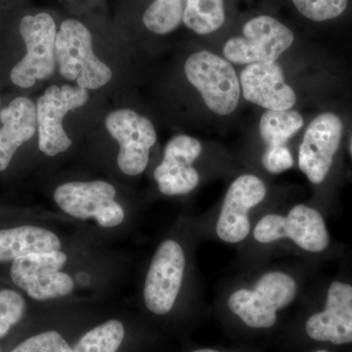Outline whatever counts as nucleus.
Here are the masks:
<instances>
[{
	"instance_id": "nucleus-1",
	"label": "nucleus",
	"mask_w": 352,
	"mask_h": 352,
	"mask_svg": "<svg viewBox=\"0 0 352 352\" xmlns=\"http://www.w3.org/2000/svg\"><path fill=\"white\" fill-rule=\"evenodd\" d=\"M92 36L75 19L65 20L57 32L55 57L60 74L85 89H98L112 78V71L94 54Z\"/></svg>"
},
{
	"instance_id": "nucleus-2",
	"label": "nucleus",
	"mask_w": 352,
	"mask_h": 352,
	"mask_svg": "<svg viewBox=\"0 0 352 352\" xmlns=\"http://www.w3.org/2000/svg\"><path fill=\"white\" fill-rule=\"evenodd\" d=\"M296 295L294 278L280 271L265 273L254 289L234 292L227 300L233 314L252 329H270L276 324L277 312L289 307Z\"/></svg>"
},
{
	"instance_id": "nucleus-3",
	"label": "nucleus",
	"mask_w": 352,
	"mask_h": 352,
	"mask_svg": "<svg viewBox=\"0 0 352 352\" xmlns=\"http://www.w3.org/2000/svg\"><path fill=\"white\" fill-rule=\"evenodd\" d=\"M187 80L200 92L206 105L220 116L230 115L237 108L240 80L232 65L208 51L194 53L185 62Z\"/></svg>"
},
{
	"instance_id": "nucleus-4",
	"label": "nucleus",
	"mask_w": 352,
	"mask_h": 352,
	"mask_svg": "<svg viewBox=\"0 0 352 352\" xmlns=\"http://www.w3.org/2000/svg\"><path fill=\"white\" fill-rule=\"evenodd\" d=\"M19 31L27 53L11 71L10 78L17 87L29 88L54 72L56 24L48 13L25 15L21 20Z\"/></svg>"
},
{
	"instance_id": "nucleus-5",
	"label": "nucleus",
	"mask_w": 352,
	"mask_h": 352,
	"mask_svg": "<svg viewBox=\"0 0 352 352\" xmlns=\"http://www.w3.org/2000/svg\"><path fill=\"white\" fill-rule=\"evenodd\" d=\"M244 36L229 39L223 47L227 61L235 64L273 63L294 43L293 32L270 16L245 23Z\"/></svg>"
},
{
	"instance_id": "nucleus-6",
	"label": "nucleus",
	"mask_w": 352,
	"mask_h": 352,
	"mask_svg": "<svg viewBox=\"0 0 352 352\" xmlns=\"http://www.w3.org/2000/svg\"><path fill=\"white\" fill-rule=\"evenodd\" d=\"M116 196L115 187L102 180L65 183L54 192L58 207L67 214L78 219H94L104 228L120 226L126 217Z\"/></svg>"
},
{
	"instance_id": "nucleus-7",
	"label": "nucleus",
	"mask_w": 352,
	"mask_h": 352,
	"mask_svg": "<svg viewBox=\"0 0 352 352\" xmlns=\"http://www.w3.org/2000/svg\"><path fill=\"white\" fill-rule=\"evenodd\" d=\"M67 261L68 256L60 250L29 254L13 261L11 279L34 300L63 298L75 289L73 278L61 271Z\"/></svg>"
},
{
	"instance_id": "nucleus-8",
	"label": "nucleus",
	"mask_w": 352,
	"mask_h": 352,
	"mask_svg": "<svg viewBox=\"0 0 352 352\" xmlns=\"http://www.w3.org/2000/svg\"><path fill=\"white\" fill-rule=\"evenodd\" d=\"M87 89L80 87L51 85L36 103L38 148L46 156L54 157L69 149L72 139L63 127L65 116L82 107L88 100Z\"/></svg>"
},
{
	"instance_id": "nucleus-9",
	"label": "nucleus",
	"mask_w": 352,
	"mask_h": 352,
	"mask_svg": "<svg viewBox=\"0 0 352 352\" xmlns=\"http://www.w3.org/2000/svg\"><path fill=\"white\" fill-rule=\"evenodd\" d=\"M259 243L275 242L288 238L310 252H320L328 247L330 237L323 217L314 208L296 205L287 217L267 214L259 220L254 230Z\"/></svg>"
},
{
	"instance_id": "nucleus-10",
	"label": "nucleus",
	"mask_w": 352,
	"mask_h": 352,
	"mask_svg": "<svg viewBox=\"0 0 352 352\" xmlns=\"http://www.w3.org/2000/svg\"><path fill=\"white\" fill-rule=\"evenodd\" d=\"M106 129L120 145L118 166L124 175H141L149 163L150 150L157 141L156 131L147 118L129 109L109 113Z\"/></svg>"
},
{
	"instance_id": "nucleus-11",
	"label": "nucleus",
	"mask_w": 352,
	"mask_h": 352,
	"mask_svg": "<svg viewBox=\"0 0 352 352\" xmlns=\"http://www.w3.org/2000/svg\"><path fill=\"white\" fill-rule=\"evenodd\" d=\"M186 258L182 245L166 240L157 248L144 284L146 307L156 315H166L175 307L182 289Z\"/></svg>"
},
{
	"instance_id": "nucleus-12",
	"label": "nucleus",
	"mask_w": 352,
	"mask_h": 352,
	"mask_svg": "<svg viewBox=\"0 0 352 352\" xmlns=\"http://www.w3.org/2000/svg\"><path fill=\"white\" fill-rule=\"evenodd\" d=\"M342 129V120L333 113H321L308 126L298 152V166L314 184H320L328 175Z\"/></svg>"
},
{
	"instance_id": "nucleus-13",
	"label": "nucleus",
	"mask_w": 352,
	"mask_h": 352,
	"mask_svg": "<svg viewBox=\"0 0 352 352\" xmlns=\"http://www.w3.org/2000/svg\"><path fill=\"white\" fill-rule=\"evenodd\" d=\"M266 196V186L258 176L241 175L227 191L219 220L217 236L226 243H239L249 235V212Z\"/></svg>"
},
{
	"instance_id": "nucleus-14",
	"label": "nucleus",
	"mask_w": 352,
	"mask_h": 352,
	"mask_svg": "<svg viewBox=\"0 0 352 352\" xmlns=\"http://www.w3.org/2000/svg\"><path fill=\"white\" fill-rule=\"evenodd\" d=\"M201 153L196 138L177 135L164 149V159L154 171L161 193L166 196L184 195L198 186L200 176L193 164Z\"/></svg>"
},
{
	"instance_id": "nucleus-15",
	"label": "nucleus",
	"mask_w": 352,
	"mask_h": 352,
	"mask_svg": "<svg viewBox=\"0 0 352 352\" xmlns=\"http://www.w3.org/2000/svg\"><path fill=\"white\" fill-rule=\"evenodd\" d=\"M310 339L333 344H352V286L335 281L329 288L325 308L305 323Z\"/></svg>"
},
{
	"instance_id": "nucleus-16",
	"label": "nucleus",
	"mask_w": 352,
	"mask_h": 352,
	"mask_svg": "<svg viewBox=\"0 0 352 352\" xmlns=\"http://www.w3.org/2000/svg\"><path fill=\"white\" fill-rule=\"evenodd\" d=\"M243 95L248 101L267 110H289L296 95L285 82L283 69L273 63L249 64L240 75Z\"/></svg>"
},
{
	"instance_id": "nucleus-17",
	"label": "nucleus",
	"mask_w": 352,
	"mask_h": 352,
	"mask_svg": "<svg viewBox=\"0 0 352 352\" xmlns=\"http://www.w3.org/2000/svg\"><path fill=\"white\" fill-rule=\"evenodd\" d=\"M0 171L6 170L21 146L36 131V107L31 99L18 97L0 112Z\"/></svg>"
},
{
	"instance_id": "nucleus-18",
	"label": "nucleus",
	"mask_w": 352,
	"mask_h": 352,
	"mask_svg": "<svg viewBox=\"0 0 352 352\" xmlns=\"http://www.w3.org/2000/svg\"><path fill=\"white\" fill-rule=\"evenodd\" d=\"M60 249L59 237L43 227L27 226L0 230V263Z\"/></svg>"
},
{
	"instance_id": "nucleus-19",
	"label": "nucleus",
	"mask_w": 352,
	"mask_h": 352,
	"mask_svg": "<svg viewBox=\"0 0 352 352\" xmlns=\"http://www.w3.org/2000/svg\"><path fill=\"white\" fill-rule=\"evenodd\" d=\"M302 126V115L296 111L267 110L259 122V132L268 147L285 146Z\"/></svg>"
},
{
	"instance_id": "nucleus-20",
	"label": "nucleus",
	"mask_w": 352,
	"mask_h": 352,
	"mask_svg": "<svg viewBox=\"0 0 352 352\" xmlns=\"http://www.w3.org/2000/svg\"><path fill=\"white\" fill-rule=\"evenodd\" d=\"M226 21L223 0H185L183 23L196 34H210Z\"/></svg>"
},
{
	"instance_id": "nucleus-21",
	"label": "nucleus",
	"mask_w": 352,
	"mask_h": 352,
	"mask_svg": "<svg viewBox=\"0 0 352 352\" xmlns=\"http://www.w3.org/2000/svg\"><path fill=\"white\" fill-rule=\"evenodd\" d=\"M124 335L122 322L106 321L85 333L72 349L73 352H117Z\"/></svg>"
},
{
	"instance_id": "nucleus-22",
	"label": "nucleus",
	"mask_w": 352,
	"mask_h": 352,
	"mask_svg": "<svg viewBox=\"0 0 352 352\" xmlns=\"http://www.w3.org/2000/svg\"><path fill=\"white\" fill-rule=\"evenodd\" d=\"M185 0H154L146 9L143 23L150 32L166 34L183 22Z\"/></svg>"
},
{
	"instance_id": "nucleus-23",
	"label": "nucleus",
	"mask_w": 352,
	"mask_h": 352,
	"mask_svg": "<svg viewBox=\"0 0 352 352\" xmlns=\"http://www.w3.org/2000/svg\"><path fill=\"white\" fill-rule=\"evenodd\" d=\"M25 311L24 298L18 292L10 289L0 291V339L22 320Z\"/></svg>"
},
{
	"instance_id": "nucleus-24",
	"label": "nucleus",
	"mask_w": 352,
	"mask_h": 352,
	"mask_svg": "<svg viewBox=\"0 0 352 352\" xmlns=\"http://www.w3.org/2000/svg\"><path fill=\"white\" fill-rule=\"evenodd\" d=\"M296 8L314 22L333 20L346 11L349 0H292Z\"/></svg>"
},
{
	"instance_id": "nucleus-25",
	"label": "nucleus",
	"mask_w": 352,
	"mask_h": 352,
	"mask_svg": "<svg viewBox=\"0 0 352 352\" xmlns=\"http://www.w3.org/2000/svg\"><path fill=\"white\" fill-rule=\"evenodd\" d=\"M11 352H73L61 333L47 331L32 336Z\"/></svg>"
},
{
	"instance_id": "nucleus-26",
	"label": "nucleus",
	"mask_w": 352,
	"mask_h": 352,
	"mask_svg": "<svg viewBox=\"0 0 352 352\" xmlns=\"http://www.w3.org/2000/svg\"><path fill=\"white\" fill-rule=\"evenodd\" d=\"M263 163L266 170L271 173H283L294 166V159L288 148L285 146L267 147L263 157Z\"/></svg>"
},
{
	"instance_id": "nucleus-27",
	"label": "nucleus",
	"mask_w": 352,
	"mask_h": 352,
	"mask_svg": "<svg viewBox=\"0 0 352 352\" xmlns=\"http://www.w3.org/2000/svg\"><path fill=\"white\" fill-rule=\"evenodd\" d=\"M192 352H221V351H217V349H196V351H194Z\"/></svg>"
},
{
	"instance_id": "nucleus-28",
	"label": "nucleus",
	"mask_w": 352,
	"mask_h": 352,
	"mask_svg": "<svg viewBox=\"0 0 352 352\" xmlns=\"http://www.w3.org/2000/svg\"><path fill=\"white\" fill-rule=\"evenodd\" d=\"M314 352H330V351H325V349H319V351H314Z\"/></svg>"
},
{
	"instance_id": "nucleus-29",
	"label": "nucleus",
	"mask_w": 352,
	"mask_h": 352,
	"mask_svg": "<svg viewBox=\"0 0 352 352\" xmlns=\"http://www.w3.org/2000/svg\"><path fill=\"white\" fill-rule=\"evenodd\" d=\"M351 152H352V142H351Z\"/></svg>"
}]
</instances>
